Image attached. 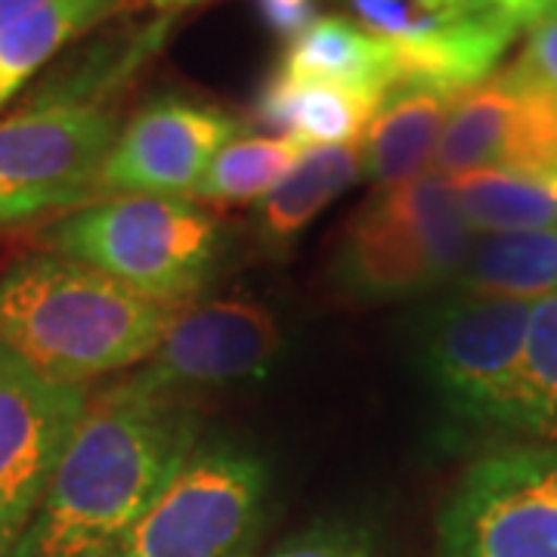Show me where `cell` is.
<instances>
[{
	"mask_svg": "<svg viewBox=\"0 0 557 557\" xmlns=\"http://www.w3.org/2000/svg\"><path fill=\"white\" fill-rule=\"evenodd\" d=\"M164 25L146 28L134 38H119L84 50L57 75L40 84L25 106H102V97L134 75L139 62L159 50Z\"/></svg>",
	"mask_w": 557,
	"mask_h": 557,
	"instance_id": "7402d4cb",
	"label": "cell"
},
{
	"mask_svg": "<svg viewBox=\"0 0 557 557\" xmlns=\"http://www.w3.org/2000/svg\"><path fill=\"white\" fill-rule=\"evenodd\" d=\"M97 199L94 186H7L0 183V230H10L16 223L50 214L84 208Z\"/></svg>",
	"mask_w": 557,
	"mask_h": 557,
	"instance_id": "d4e9b609",
	"label": "cell"
},
{
	"mask_svg": "<svg viewBox=\"0 0 557 557\" xmlns=\"http://www.w3.org/2000/svg\"><path fill=\"white\" fill-rule=\"evenodd\" d=\"M434 171H518L557 177V97L523 69L508 65L465 90L443 124Z\"/></svg>",
	"mask_w": 557,
	"mask_h": 557,
	"instance_id": "30bf717a",
	"label": "cell"
},
{
	"mask_svg": "<svg viewBox=\"0 0 557 557\" xmlns=\"http://www.w3.org/2000/svg\"><path fill=\"white\" fill-rule=\"evenodd\" d=\"M357 22L391 44L394 90L431 87L461 97L496 72L515 32L471 0H350Z\"/></svg>",
	"mask_w": 557,
	"mask_h": 557,
	"instance_id": "9c48e42d",
	"label": "cell"
},
{
	"mask_svg": "<svg viewBox=\"0 0 557 557\" xmlns=\"http://www.w3.org/2000/svg\"><path fill=\"white\" fill-rule=\"evenodd\" d=\"M362 177L359 146H310L273 193L258 205V233L267 248H288L341 193Z\"/></svg>",
	"mask_w": 557,
	"mask_h": 557,
	"instance_id": "ac0fdd59",
	"label": "cell"
},
{
	"mask_svg": "<svg viewBox=\"0 0 557 557\" xmlns=\"http://www.w3.org/2000/svg\"><path fill=\"white\" fill-rule=\"evenodd\" d=\"M278 72L288 78L325 81L379 97L394 90L391 44L347 16H319L310 22L288 40Z\"/></svg>",
	"mask_w": 557,
	"mask_h": 557,
	"instance_id": "e0dca14e",
	"label": "cell"
},
{
	"mask_svg": "<svg viewBox=\"0 0 557 557\" xmlns=\"http://www.w3.org/2000/svg\"><path fill=\"white\" fill-rule=\"evenodd\" d=\"M458 208L474 233L557 230V177L518 171H471L449 177Z\"/></svg>",
	"mask_w": 557,
	"mask_h": 557,
	"instance_id": "ffe728a7",
	"label": "cell"
},
{
	"mask_svg": "<svg viewBox=\"0 0 557 557\" xmlns=\"http://www.w3.org/2000/svg\"><path fill=\"white\" fill-rule=\"evenodd\" d=\"M456 100L431 87L391 90L359 143L362 174L384 189L431 171L443 124Z\"/></svg>",
	"mask_w": 557,
	"mask_h": 557,
	"instance_id": "2e32d148",
	"label": "cell"
},
{
	"mask_svg": "<svg viewBox=\"0 0 557 557\" xmlns=\"http://www.w3.org/2000/svg\"><path fill=\"white\" fill-rule=\"evenodd\" d=\"M87 406V384L47 379L0 344V557L20 542Z\"/></svg>",
	"mask_w": 557,
	"mask_h": 557,
	"instance_id": "ba28073f",
	"label": "cell"
},
{
	"mask_svg": "<svg viewBox=\"0 0 557 557\" xmlns=\"http://www.w3.org/2000/svg\"><path fill=\"white\" fill-rule=\"evenodd\" d=\"M239 124L218 106L161 97L121 127L94 180L97 196L186 199Z\"/></svg>",
	"mask_w": 557,
	"mask_h": 557,
	"instance_id": "8fae6325",
	"label": "cell"
},
{
	"mask_svg": "<svg viewBox=\"0 0 557 557\" xmlns=\"http://www.w3.org/2000/svg\"><path fill=\"white\" fill-rule=\"evenodd\" d=\"M205 0H159V7H193ZM263 22L285 38H295L310 22L317 20V0H258Z\"/></svg>",
	"mask_w": 557,
	"mask_h": 557,
	"instance_id": "4316f807",
	"label": "cell"
},
{
	"mask_svg": "<svg viewBox=\"0 0 557 557\" xmlns=\"http://www.w3.org/2000/svg\"><path fill=\"white\" fill-rule=\"evenodd\" d=\"M119 0H0V106L65 44L115 16Z\"/></svg>",
	"mask_w": 557,
	"mask_h": 557,
	"instance_id": "5bb4252c",
	"label": "cell"
},
{
	"mask_svg": "<svg viewBox=\"0 0 557 557\" xmlns=\"http://www.w3.org/2000/svg\"><path fill=\"white\" fill-rule=\"evenodd\" d=\"M465 295L505 300L557 298V230L480 233L458 273Z\"/></svg>",
	"mask_w": 557,
	"mask_h": 557,
	"instance_id": "d6986e66",
	"label": "cell"
},
{
	"mask_svg": "<svg viewBox=\"0 0 557 557\" xmlns=\"http://www.w3.org/2000/svg\"><path fill=\"white\" fill-rule=\"evenodd\" d=\"M530 313L527 300L465 295L418 329V369L458 428L515 437Z\"/></svg>",
	"mask_w": 557,
	"mask_h": 557,
	"instance_id": "5b68a950",
	"label": "cell"
},
{
	"mask_svg": "<svg viewBox=\"0 0 557 557\" xmlns=\"http://www.w3.org/2000/svg\"><path fill=\"white\" fill-rule=\"evenodd\" d=\"M199 416L177 394L124 381L87 406L10 557H112L193 456Z\"/></svg>",
	"mask_w": 557,
	"mask_h": 557,
	"instance_id": "6da1fadb",
	"label": "cell"
},
{
	"mask_svg": "<svg viewBox=\"0 0 557 557\" xmlns=\"http://www.w3.org/2000/svg\"><path fill=\"white\" fill-rule=\"evenodd\" d=\"M44 239L50 251L174 307L199 295L218 260V223L189 199L112 196L57 220Z\"/></svg>",
	"mask_w": 557,
	"mask_h": 557,
	"instance_id": "277c9868",
	"label": "cell"
},
{
	"mask_svg": "<svg viewBox=\"0 0 557 557\" xmlns=\"http://www.w3.org/2000/svg\"><path fill=\"white\" fill-rule=\"evenodd\" d=\"M480 13H486L490 20L505 25L508 32H530L536 22H542L548 13L557 10V0H471Z\"/></svg>",
	"mask_w": 557,
	"mask_h": 557,
	"instance_id": "83f0119b",
	"label": "cell"
},
{
	"mask_svg": "<svg viewBox=\"0 0 557 557\" xmlns=\"http://www.w3.org/2000/svg\"><path fill=\"white\" fill-rule=\"evenodd\" d=\"M282 354L276 317L255 300H214L183 310L134 379L146 394H177L260 379Z\"/></svg>",
	"mask_w": 557,
	"mask_h": 557,
	"instance_id": "7c38bea8",
	"label": "cell"
},
{
	"mask_svg": "<svg viewBox=\"0 0 557 557\" xmlns=\"http://www.w3.org/2000/svg\"><path fill=\"white\" fill-rule=\"evenodd\" d=\"M119 134L106 106H25L0 121V183L94 186Z\"/></svg>",
	"mask_w": 557,
	"mask_h": 557,
	"instance_id": "4fadbf2b",
	"label": "cell"
},
{
	"mask_svg": "<svg viewBox=\"0 0 557 557\" xmlns=\"http://www.w3.org/2000/svg\"><path fill=\"white\" fill-rule=\"evenodd\" d=\"M119 3H127V0H119ZM152 3H159V0H152Z\"/></svg>",
	"mask_w": 557,
	"mask_h": 557,
	"instance_id": "f1b7e54d",
	"label": "cell"
},
{
	"mask_svg": "<svg viewBox=\"0 0 557 557\" xmlns=\"http://www.w3.org/2000/svg\"><path fill=\"white\" fill-rule=\"evenodd\" d=\"M474 236L449 177L431 168L359 208L341 236L332 278L362 304L421 298L458 278Z\"/></svg>",
	"mask_w": 557,
	"mask_h": 557,
	"instance_id": "3957f363",
	"label": "cell"
},
{
	"mask_svg": "<svg viewBox=\"0 0 557 557\" xmlns=\"http://www.w3.org/2000/svg\"><path fill=\"white\" fill-rule=\"evenodd\" d=\"M518 69L557 97V10L527 32Z\"/></svg>",
	"mask_w": 557,
	"mask_h": 557,
	"instance_id": "484cf974",
	"label": "cell"
},
{
	"mask_svg": "<svg viewBox=\"0 0 557 557\" xmlns=\"http://www.w3.org/2000/svg\"><path fill=\"white\" fill-rule=\"evenodd\" d=\"M515 437L557 443V298L536 300L530 313Z\"/></svg>",
	"mask_w": 557,
	"mask_h": 557,
	"instance_id": "603a6c76",
	"label": "cell"
},
{
	"mask_svg": "<svg viewBox=\"0 0 557 557\" xmlns=\"http://www.w3.org/2000/svg\"><path fill=\"white\" fill-rule=\"evenodd\" d=\"M267 465L230 440L193 449L112 557H255L267 520Z\"/></svg>",
	"mask_w": 557,
	"mask_h": 557,
	"instance_id": "8992f818",
	"label": "cell"
},
{
	"mask_svg": "<svg viewBox=\"0 0 557 557\" xmlns=\"http://www.w3.org/2000/svg\"><path fill=\"white\" fill-rule=\"evenodd\" d=\"M387 97L325 81H298L276 72L260 94L255 115L263 127L304 146H359Z\"/></svg>",
	"mask_w": 557,
	"mask_h": 557,
	"instance_id": "9a60e30c",
	"label": "cell"
},
{
	"mask_svg": "<svg viewBox=\"0 0 557 557\" xmlns=\"http://www.w3.org/2000/svg\"><path fill=\"white\" fill-rule=\"evenodd\" d=\"M437 557H557V443L478 458L440 508Z\"/></svg>",
	"mask_w": 557,
	"mask_h": 557,
	"instance_id": "52a82bcc",
	"label": "cell"
},
{
	"mask_svg": "<svg viewBox=\"0 0 557 557\" xmlns=\"http://www.w3.org/2000/svg\"><path fill=\"white\" fill-rule=\"evenodd\" d=\"M310 146L295 137H242L230 139L208 164L205 177L186 196L189 201L242 205L273 193L285 174L300 161Z\"/></svg>",
	"mask_w": 557,
	"mask_h": 557,
	"instance_id": "44dd1931",
	"label": "cell"
},
{
	"mask_svg": "<svg viewBox=\"0 0 557 557\" xmlns=\"http://www.w3.org/2000/svg\"><path fill=\"white\" fill-rule=\"evenodd\" d=\"M180 313L183 307L57 251L20 258L0 273V344L62 384L146 362Z\"/></svg>",
	"mask_w": 557,
	"mask_h": 557,
	"instance_id": "7a4b0ae2",
	"label": "cell"
},
{
	"mask_svg": "<svg viewBox=\"0 0 557 557\" xmlns=\"http://www.w3.org/2000/svg\"><path fill=\"white\" fill-rule=\"evenodd\" d=\"M270 557H381L375 533L357 520H319L285 539Z\"/></svg>",
	"mask_w": 557,
	"mask_h": 557,
	"instance_id": "cb8c5ba5",
	"label": "cell"
}]
</instances>
